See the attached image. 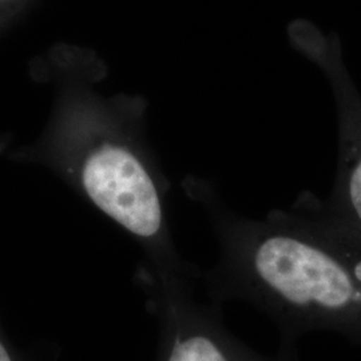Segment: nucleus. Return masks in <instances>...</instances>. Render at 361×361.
I'll return each instance as SVG.
<instances>
[{
  "label": "nucleus",
  "instance_id": "obj_1",
  "mask_svg": "<svg viewBox=\"0 0 361 361\" xmlns=\"http://www.w3.org/2000/svg\"><path fill=\"white\" fill-rule=\"evenodd\" d=\"M219 222L224 253L205 277L210 302L261 312L284 348L326 332L361 349V240L322 214L310 194L265 221Z\"/></svg>",
  "mask_w": 361,
  "mask_h": 361
},
{
  "label": "nucleus",
  "instance_id": "obj_2",
  "mask_svg": "<svg viewBox=\"0 0 361 361\" xmlns=\"http://www.w3.org/2000/svg\"><path fill=\"white\" fill-rule=\"evenodd\" d=\"M147 307L158 324L155 361H300L298 349L264 355L226 326L221 305L194 297L193 279L143 277Z\"/></svg>",
  "mask_w": 361,
  "mask_h": 361
},
{
  "label": "nucleus",
  "instance_id": "obj_3",
  "mask_svg": "<svg viewBox=\"0 0 361 361\" xmlns=\"http://www.w3.org/2000/svg\"><path fill=\"white\" fill-rule=\"evenodd\" d=\"M301 50L323 70L335 94L338 113V169L335 188L326 202L312 197L314 207L361 240V97L338 49L307 39Z\"/></svg>",
  "mask_w": 361,
  "mask_h": 361
},
{
  "label": "nucleus",
  "instance_id": "obj_4",
  "mask_svg": "<svg viewBox=\"0 0 361 361\" xmlns=\"http://www.w3.org/2000/svg\"><path fill=\"white\" fill-rule=\"evenodd\" d=\"M82 182L104 214L143 241H158L164 228L161 198L134 155L119 147H104L89 158Z\"/></svg>",
  "mask_w": 361,
  "mask_h": 361
},
{
  "label": "nucleus",
  "instance_id": "obj_5",
  "mask_svg": "<svg viewBox=\"0 0 361 361\" xmlns=\"http://www.w3.org/2000/svg\"><path fill=\"white\" fill-rule=\"evenodd\" d=\"M0 361H15L11 352L4 345L1 340H0Z\"/></svg>",
  "mask_w": 361,
  "mask_h": 361
}]
</instances>
